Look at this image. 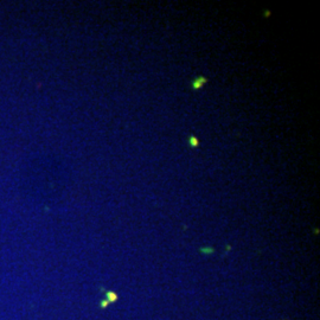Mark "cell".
I'll use <instances>...</instances> for the list:
<instances>
[{"instance_id": "cell-1", "label": "cell", "mask_w": 320, "mask_h": 320, "mask_svg": "<svg viewBox=\"0 0 320 320\" xmlns=\"http://www.w3.org/2000/svg\"><path fill=\"white\" fill-rule=\"evenodd\" d=\"M205 83V78H198V80H196L193 83H192V87L194 88V89H198V88H201L203 84Z\"/></svg>"}, {"instance_id": "cell-2", "label": "cell", "mask_w": 320, "mask_h": 320, "mask_svg": "<svg viewBox=\"0 0 320 320\" xmlns=\"http://www.w3.org/2000/svg\"><path fill=\"white\" fill-rule=\"evenodd\" d=\"M190 144H191L192 147H196V146L198 145V140L196 139L194 136H191V138H190Z\"/></svg>"}]
</instances>
